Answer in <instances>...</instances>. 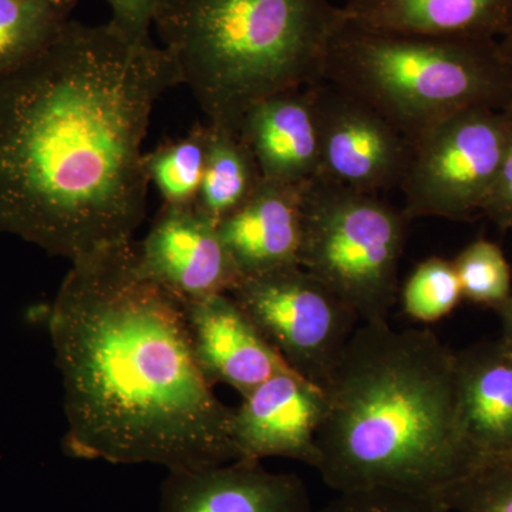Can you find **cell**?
Wrapping results in <instances>:
<instances>
[{
  "label": "cell",
  "instance_id": "obj_1",
  "mask_svg": "<svg viewBox=\"0 0 512 512\" xmlns=\"http://www.w3.org/2000/svg\"><path fill=\"white\" fill-rule=\"evenodd\" d=\"M178 84L151 37L70 20L0 80V232L72 262L131 241L147 211L151 111Z\"/></svg>",
  "mask_w": 512,
  "mask_h": 512
},
{
  "label": "cell",
  "instance_id": "obj_2",
  "mask_svg": "<svg viewBox=\"0 0 512 512\" xmlns=\"http://www.w3.org/2000/svg\"><path fill=\"white\" fill-rule=\"evenodd\" d=\"M50 332L70 456L168 471L238 460L234 409L195 360L183 302L141 272L133 241L72 262Z\"/></svg>",
  "mask_w": 512,
  "mask_h": 512
},
{
  "label": "cell",
  "instance_id": "obj_3",
  "mask_svg": "<svg viewBox=\"0 0 512 512\" xmlns=\"http://www.w3.org/2000/svg\"><path fill=\"white\" fill-rule=\"evenodd\" d=\"M325 393L315 470L338 493L380 487L441 500L478 464L458 423L456 352L429 329L363 323Z\"/></svg>",
  "mask_w": 512,
  "mask_h": 512
},
{
  "label": "cell",
  "instance_id": "obj_4",
  "mask_svg": "<svg viewBox=\"0 0 512 512\" xmlns=\"http://www.w3.org/2000/svg\"><path fill=\"white\" fill-rule=\"evenodd\" d=\"M335 0H164L154 29L208 123L238 130L254 104L322 79Z\"/></svg>",
  "mask_w": 512,
  "mask_h": 512
},
{
  "label": "cell",
  "instance_id": "obj_5",
  "mask_svg": "<svg viewBox=\"0 0 512 512\" xmlns=\"http://www.w3.org/2000/svg\"><path fill=\"white\" fill-rule=\"evenodd\" d=\"M322 79L365 101L410 144L457 111L512 110V63L495 40L384 32L342 19Z\"/></svg>",
  "mask_w": 512,
  "mask_h": 512
},
{
  "label": "cell",
  "instance_id": "obj_6",
  "mask_svg": "<svg viewBox=\"0 0 512 512\" xmlns=\"http://www.w3.org/2000/svg\"><path fill=\"white\" fill-rule=\"evenodd\" d=\"M407 221L376 194L313 178L303 191L301 266L360 322H387L399 293Z\"/></svg>",
  "mask_w": 512,
  "mask_h": 512
},
{
  "label": "cell",
  "instance_id": "obj_7",
  "mask_svg": "<svg viewBox=\"0 0 512 512\" xmlns=\"http://www.w3.org/2000/svg\"><path fill=\"white\" fill-rule=\"evenodd\" d=\"M512 126V110L471 107L434 124L410 146L403 175L407 220L484 217L497 184Z\"/></svg>",
  "mask_w": 512,
  "mask_h": 512
},
{
  "label": "cell",
  "instance_id": "obj_8",
  "mask_svg": "<svg viewBox=\"0 0 512 512\" xmlns=\"http://www.w3.org/2000/svg\"><path fill=\"white\" fill-rule=\"evenodd\" d=\"M232 298L303 379L326 390L359 316L302 266L247 276Z\"/></svg>",
  "mask_w": 512,
  "mask_h": 512
},
{
  "label": "cell",
  "instance_id": "obj_9",
  "mask_svg": "<svg viewBox=\"0 0 512 512\" xmlns=\"http://www.w3.org/2000/svg\"><path fill=\"white\" fill-rule=\"evenodd\" d=\"M311 87L320 126L318 177L366 194L400 185L409 140L365 101L323 79Z\"/></svg>",
  "mask_w": 512,
  "mask_h": 512
},
{
  "label": "cell",
  "instance_id": "obj_10",
  "mask_svg": "<svg viewBox=\"0 0 512 512\" xmlns=\"http://www.w3.org/2000/svg\"><path fill=\"white\" fill-rule=\"evenodd\" d=\"M137 245L141 272L181 302L229 293L241 281L217 222L195 205H163Z\"/></svg>",
  "mask_w": 512,
  "mask_h": 512
},
{
  "label": "cell",
  "instance_id": "obj_11",
  "mask_svg": "<svg viewBox=\"0 0 512 512\" xmlns=\"http://www.w3.org/2000/svg\"><path fill=\"white\" fill-rule=\"evenodd\" d=\"M326 409L325 390L293 370L269 377L232 413L238 460L281 457L318 467V433Z\"/></svg>",
  "mask_w": 512,
  "mask_h": 512
},
{
  "label": "cell",
  "instance_id": "obj_12",
  "mask_svg": "<svg viewBox=\"0 0 512 512\" xmlns=\"http://www.w3.org/2000/svg\"><path fill=\"white\" fill-rule=\"evenodd\" d=\"M192 352L208 382L227 384L241 397L292 370L231 293L183 302Z\"/></svg>",
  "mask_w": 512,
  "mask_h": 512
},
{
  "label": "cell",
  "instance_id": "obj_13",
  "mask_svg": "<svg viewBox=\"0 0 512 512\" xmlns=\"http://www.w3.org/2000/svg\"><path fill=\"white\" fill-rule=\"evenodd\" d=\"M158 512H318L298 474L271 473L261 461L234 460L168 471Z\"/></svg>",
  "mask_w": 512,
  "mask_h": 512
},
{
  "label": "cell",
  "instance_id": "obj_14",
  "mask_svg": "<svg viewBox=\"0 0 512 512\" xmlns=\"http://www.w3.org/2000/svg\"><path fill=\"white\" fill-rule=\"evenodd\" d=\"M305 185L262 178L254 194L218 222L241 278L301 266Z\"/></svg>",
  "mask_w": 512,
  "mask_h": 512
},
{
  "label": "cell",
  "instance_id": "obj_15",
  "mask_svg": "<svg viewBox=\"0 0 512 512\" xmlns=\"http://www.w3.org/2000/svg\"><path fill=\"white\" fill-rule=\"evenodd\" d=\"M238 131L264 180L305 185L318 177L320 126L311 84L254 104Z\"/></svg>",
  "mask_w": 512,
  "mask_h": 512
},
{
  "label": "cell",
  "instance_id": "obj_16",
  "mask_svg": "<svg viewBox=\"0 0 512 512\" xmlns=\"http://www.w3.org/2000/svg\"><path fill=\"white\" fill-rule=\"evenodd\" d=\"M458 423L478 463L512 456V350L501 339L456 352Z\"/></svg>",
  "mask_w": 512,
  "mask_h": 512
},
{
  "label": "cell",
  "instance_id": "obj_17",
  "mask_svg": "<svg viewBox=\"0 0 512 512\" xmlns=\"http://www.w3.org/2000/svg\"><path fill=\"white\" fill-rule=\"evenodd\" d=\"M340 10L363 28L498 42L510 25L512 0H343Z\"/></svg>",
  "mask_w": 512,
  "mask_h": 512
},
{
  "label": "cell",
  "instance_id": "obj_18",
  "mask_svg": "<svg viewBox=\"0 0 512 512\" xmlns=\"http://www.w3.org/2000/svg\"><path fill=\"white\" fill-rule=\"evenodd\" d=\"M210 130L207 164L195 207L218 224L254 194L262 175L238 130L212 124Z\"/></svg>",
  "mask_w": 512,
  "mask_h": 512
},
{
  "label": "cell",
  "instance_id": "obj_19",
  "mask_svg": "<svg viewBox=\"0 0 512 512\" xmlns=\"http://www.w3.org/2000/svg\"><path fill=\"white\" fill-rule=\"evenodd\" d=\"M74 6L76 0H0V80L45 52Z\"/></svg>",
  "mask_w": 512,
  "mask_h": 512
},
{
  "label": "cell",
  "instance_id": "obj_20",
  "mask_svg": "<svg viewBox=\"0 0 512 512\" xmlns=\"http://www.w3.org/2000/svg\"><path fill=\"white\" fill-rule=\"evenodd\" d=\"M210 136V124H197L184 137L165 141L144 154L148 181L156 185L165 205H195L207 164Z\"/></svg>",
  "mask_w": 512,
  "mask_h": 512
},
{
  "label": "cell",
  "instance_id": "obj_21",
  "mask_svg": "<svg viewBox=\"0 0 512 512\" xmlns=\"http://www.w3.org/2000/svg\"><path fill=\"white\" fill-rule=\"evenodd\" d=\"M463 298L495 311L510 299L511 268L503 249L488 239L471 242L453 261Z\"/></svg>",
  "mask_w": 512,
  "mask_h": 512
},
{
  "label": "cell",
  "instance_id": "obj_22",
  "mask_svg": "<svg viewBox=\"0 0 512 512\" xmlns=\"http://www.w3.org/2000/svg\"><path fill=\"white\" fill-rule=\"evenodd\" d=\"M463 299L453 261L431 256L409 276L402 291L403 311L421 323L446 318Z\"/></svg>",
  "mask_w": 512,
  "mask_h": 512
},
{
  "label": "cell",
  "instance_id": "obj_23",
  "mask_svg": "<svg viewBox=\"0 0 512 512\" xmlns=\"http://www.w3.org/2000/svg\"><path fill=\"white\" fill-rule=\"evenodd\" d=\"M440 501L453 512H512V456L484 458Z\"/></svg>",
  "mask_w": 512,
  "mask_h": 512
},
{
  "label": "cell",
  "instance_id": "obj_24",
  "mask_svg": "<svg viewBox=\"0 0 512 512\" xmlns=\"http://www.w3.org/2000/svg\"><path fill=\"white\" fill-rule=\"evenodd\" d=\"M318 512H453L440 500L393 488H365L338 493Z\"/></svg>",
  "mask_w": 512,
  "mask_h": 512
},
{
  "label": "cell",
  "instance_id": "obj_25",
  "mask_svg": "<svg viewBox=\"0 0 512 512\" xmlns=\"http://www.w3.org/2000/svg\"><path fill=\"white\" fill-rule=\"evenodd\" d=\"M111 10L110 23L136 39H150L151 29L164 0H106Z\"/></svg>",
  "mask_w": 512,
  "mask_h": 512
},
{
  "label": "cell",
  "instance_id": "obj_26",
  "mask_svg": "<svg viewBox=\"0 0 512 512\" xmlns=\"http://www.w3.org/2000/svg\"><path fill=\"white\" fill-rule=\"evenodd\" d=\"M484 217L501 229L512 231V126L497 184L485 207Z\"/></svg>",
  "mask_w": 512,
  "mask_h": 512
},
{
  "label": "cell",
  "instance_id": "obj_27",
  "mask_svg": "<svg viewBox=\"0 0 512 512\" xmlns=\"http://www.w3.org/2000/svg\"><path fill=\"white\" fill-rule=\"evenodd\" d=\"M498 313H500L501 318L500 339L512 350V293L510 299Z\"/></svg>",
  "mask_w": 512,
  "mask_h": 512
},
{
  "label": "cell",
  "instance_id": "obj_28",
  "mask_svg": "<svg viewBox=\"0 0 512 512\" xmlns=\"http://www.w3.org/2000/svg\"><path fill=\"white\" fill-rule=\"evenodd\" d=\"M498 45H500L503 55L512 63V18L510 25H508L507 30H505L504 36L498 40Z\"/></svg>",
  "mask_w": 512,
  "mask_h": 512
},
{
  "label": "cell",
  "instance_id": "obj_29",
  "mask_svg": "<svg viewBox=\"0 0 512 512\" xmlns=\"http://www.w3.org/2000/svg\"><path fill=\"white\" fill-rule=\"evenodd\" d=\"M342 2H343V0H342Z\"/></svg>",
  "mask_w": 512,
  "mask_h": 512
}]
</instances>
